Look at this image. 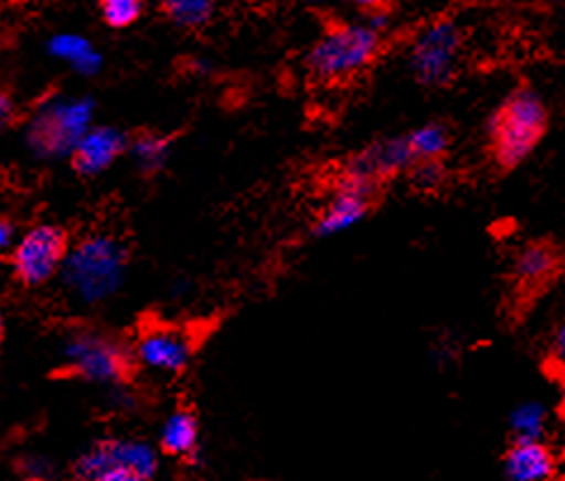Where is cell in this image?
<instances>
[{
	"label": "cell",
	"instance_id": "1",
	"mask_svg": "<svg viewBox=\"0 0 565 481\" xmlns=\"http://www.w3.org/2000/svg\"><path fill=\"white\" fill-rule=\"evenodd\" d=\"M548 127V110L542 96L532 88H515L489 119V153L501 170L523 164L540 146Z\"/></svg>",
	"mask_w": 565,
	"mask_h": 481
},
{
	"label": "cell",
	"instance_id": "7",
	"mask_svg": "<svg viewBox=\"0 0 565 481\" xmlns=\"http://www.w3.org/2000/svg\"><path fill=\"white\" fill-rule=\"evenodd\" d=\"M377 199V186L355 179L347 172H341L332 199L320 210V215L313 224L316 236H332L339 232L351 229L367 217L370 207Z\"/></svg>",
	"mask_w": 565,
	"mask_h": 481
},
{
	"label": "cell",
	"instance_id": "9",
	"mask_svg": "<svg viewBox=\"0 0 565 481\" xmlns=\"http://www.w3.org/2000/svg\"><path fill=\"white\" fill-rule=\"evenodd\" d=\"M110 468H129L146 479H153L158 472V456L151 446L141 441H100L77 460L74 477H77V481H94L100 472Z\"/></svg>",
	"mask_w": 565,
	"mask_h": 481
},
{
	"label": "cell",
	"instance_id": "5",
	"mask_svg": "<svg viewBox=\"0 0 565 481\" xmlns=\"http://www.w3.org/2000/svg\"><path fill=\"white\" fill-rule=\"evenodd\" d=\"M70 374L94 382H129L137 374V355L100 334H82L70 345Z\"/></svg>",
	"mask_w": 565,
	"mask_h": 481
},
{
	"label": "cell",
	"instance_id": "29",
	"mask_svg": "<svg viewBox=\"0 0 565 481\" xmlns=\"http://www.w3.org/2000/svg\"><path fill=\"white\" fill-rule=\"evenodd\" d=\"M3 3H24V0H3Z\"/></svg>",
	"mask_w": 565,
	"mask_h": 481
},
{
	"label": "cell",
	"instance_id": "22",
	"mask_svg": "<svg viewBox=\"0 0 565 481\" xmlns=\"http://www.w3.org/2000/svg\"><path fill=\"white\" fill-rule=\"evenodd\" d=\"M94 481H151V479H146L143 474L134 472L129 468H110L106 472H100Z\"/></svg>",
	"mask_w": 565,
	"mask_h": 481
},
{
	"label": "cell",
	"instance_id": "3",
	"mask_svg": "<svg viewBox=\"0 0 565 481\" xmlns=\"http://www.w3.org/2000/svg\"><path fill=\"white\" fill-rule=\"evenodd\" d=\"M460 53H463V32L456 22L437 20L427 24L413 39L408 53L413 77L429 88L451 84L458 74Z\"/></svg>",
	"mask_w": 565,
	"mask_h": 481
},
{
	"label": "cell",
	"instance_id": "4",
	"mask_svg": "<svg viewBox=\"0 0 565 481\" xmlns=\"http://www.w3.org/2000/svg\"><path fill=\"white\" fill-rule=\"evenodd\" d=\"M67 253V232L57 224H41V227L24 234L18 248H12V275L24 287H41L63 267Z\"/></svg>",
	"mask_w": 565,
	"mask_h": 481
},
{
	"label": "cell",
	"instance_id": "10",
	"mask_svg": "<svg viewBox=\"0 0 565 481\" xmlns=\"http://www.w3.org/2000/svg\"><path fill=\"white\" fill-rule=\"evenodd\" d=\"M415 164V158L411 153V146L406 137H394V139H382L370 143L359 156H353L344 172L351 177H359L363 182L373 184L380 189L382 182L392 179L396 174H406Z\"/></svg>",
	"mask_w": 565,
	"mask_h": 481
},
{
	"label": "cell",
	"instance_id": "25",
	"mask_svg": "<svg viewBox=\"0 0 565 481\" xmlns=\"http://www.w3.org/2000/svg\"><path fill=\"white\" fill-rule=\"evenodd\" d=\"M10 240H12V224L6 217H0V253L10 246Z\"/></svg>",
	"mask_w": 565,
	"mask_h": 481
},
{
	"label": "cell",
	"instance_id": "31",
	"mask_svg": "<svg viewBox=\"0 0 565 481\" xmlns=\"http://www.w3.org/2000/svg\"><path fill=\"white\" fill-rule=\"evenodd\" d=\"M256 3H270V0H256Z\"/></svg>",
	"mask_w": 565,
	"mask_h": 481
},
{
	"label": "cell",
	"instance_id": "14",
	"mask_svg": "<svg viewBox=\"0 0 565 481\" xmlns=\"http://www.w3.org/2000/svg\"><path fill=\"white\" fill-rule=\"evenodd\" d=\"M199 441H201V427H199V415L193 408L180 405L170 417L166 427L160 434V450L170 458L180 460H196L199 456Z\"/></svg>",
	"mask_w": 565,
	"mask_h": 481
},
{
	"label": "cell",
	"instance_id": "6",
	"mask_svg": "<svg viewBox=\"0 0 565 481\" xmlns=\"http://www.w3.org/2000/svg\"><path fill=\"white\" fill-rule=\"evenodd\" d=\"M193 351H196V339L186 327L160 320H148L139 327L137 357L148 367L180 374L189 367Z\"/></svg>",
	"mask_w": 565,
	"mask_h": 481
},
{
	"label": "cell",
	"instance_id": "27",
	"mask_svg": "<svg viewBox=\"0 0 565 481\" xmlns=\"http://www.w3.org/2000/svg\"><path fill=\"white\" fill-rule=\"evenodd\" d=\"M561 391H563V405H565V374L561 377Z\"/></svg>",
	"mask_w": 565,
	"mask_h": 481
},
{
	"label": "cell",
	"instance_id": "23",
	"mask_svg": "<svg viewBox=\"0 0 565 481\" xmlns=\"http://www.w3.org/2000/svg\"><path fill=\"white\" fill-rule=\"evenodd\" d=\"M12 117V100L6 92H0V129H3Z\"/></svg>",
	"mask_w": 565,
	"mask_h": 481
},
{
	"label": "cell",
	"instance_id": "24",
	"mask_svg": "<svg viewBox=\"0 0 565 481\" xmlns=\"http://www.w3.org/2000/svg\"><path fill=\"white\" fill-rule=\"evenodd\" d=\"M351 6H355L359 10H363L365 14L370 12H377V10H384V0H349Z\"/></svg>",
	"mask_w": 565,
	"mask_h": 481
},
{
	"label": "cell",
	"instance_id": "12",
	"mask_svg": "<svg viewBox=\"0 0 565 481\" xmlns=\"http://www.w3.org/2000/svg\"><path fill=\"white\" fill-rule=\"evenodd\" d=\"M509 481H548L556 474V456L542 439H513L503 456Z\"/></svg>",
	"mask_w": 565,
	"mask_h": 481
},
{
	"label": "cell",
	"instance_id": "16",
	"mask_svg": "<svg viewBox=\"0 0 565 481\" xmlns=\"http://www.w3.org/2000/svg\"><path fill=\"white\" fill-rule=\"evenodd\" d=\"M160 10L184 29H203L215 14V0H160Z\"/></svg>",
	"mask_w": 565,
	"mask_h": 481
},
{
	"label": "cell",
	"instance_id": "20",
	"mask_svg": "<svg viewBox=\"0 0 565 481\" xmlns=\"http://www.w3.org/2000/svg\"><path fill=\"white\" fill-rule=\"evenodd\" d=\"M53 53H57L61 57H67V60H72V63H77V65H82V63H88V65H94V51L88 49V43L84 41V39H79V36H61V39H55L53 41Z\"/></svg>",
	"mask_w": 565,
	"mask_h": 481
},
{
	"label": "cell",
	"instance_id": "18",
	"mask_svg": "<svg viewBox=\"0 0 565 481\" xmlns=\"http://www.w3.org/2000/svg\"><path fill=\"white\" fill-rule=\"evenodd\" d=\"M143 12V0H100L103 22L113 29H127L139 22Z\"/></svg>",
	"mask_w": 565,
	"mask_h": 481
},
{
	"label": "cell",
	"instance_id": "30",
	"mask_svg": "<svg viewBox=\"0 0 565 481\" xmlns=\"http://www.w3.org/2000/svg\"><path fill=\"white\" fill-rule=\"evenodd\" d=\"M308 3H327V0H308Z\"/></svg>",
	"mask_w": 565,
	"mask_h": 481
},
{
	"label": "cell",
	"instance_id": "17",
	"mask_svg": "<svg viewBox=\"0 0 565 481\" xmlns=\"http://www.w3.org/2000/svg\"><path fill=\"white\" fill-rule=\"evenodd\" d=\"M548 415L540 400H525L511 413V431L513 439H542L546 431Z\"/></svg>",
	"mask_w": 565,
	"mask_h": 481
},
{
	"label": "cell",
	"instance_id": "8",
	"mask_svg": "<svg viewBox=\"0 0 565 481\" xmlns=\"http://www.w3.org/2000/svg\"><path fill=\"white\" fill-rule=\"evenodd\" d=\"M92 103H57L34 119L29 141L39 153H72L86 133Z\"/></svg>",
	"mask_w": 565,
	"mask_h": 481
},
{
	"label": "cell",
	"instance_id": "2",
	"mask_svg": "<svg viewBox=\"0 0 565 481\" xmlns=\"http://www.w3.org/2000/svg\"><path fill=\"white\" fill-rule=\"evenodd\" d=\"M384 32L365 22H339L327 26L308 51L306 65L322 82H347L359 77L382 53Z\"/></svg>",
	"mask_w": 565,
	"mask_h": 481
},
{
	"label": "cell",
	"instance_id": "28",
	"mask_svg": "<svg viewBox=\"0 0 565 481\" xmlns=\"http://www.w3.org/2000/svg\"><path fill=\"white\" fill-rule=\"evenodd\" d=\"M26 481H49V479L46 477H29Z\"/></svg>",
	"mask_w": 565,
	"mask_h": 481
},
{
	"label": "cell",
	"instance_id": "26",
	"mask_svg": "<svg viewBox=\"0 0 565 481\" xmlns=\"http://www.w3.org/2000/svg\"><path fill=\"white\" fill-rule=\"evenodd\" d=\"M6 339V324H3V314H0V343Z\"/></svg>",
	"mask_w": 565,
	"mask_h": 481
},
{
	"label": "cell",
	"instance_id": "15",
	"mask_svg": "<svg viewBox=\"0 0 565 481\" xmlns=\"http://www.w3.org/2000/svg\"><path fill=\"white\" fill-rule=\"evenodd\" d=\"M411 153L415 162H425V160H444V156L449 153L451 146V131L441 122H427L420 125L418 129H413L406 137Z\"/></svg>",
	"mask_w": 565,
	"mask_h": 481
},
{
	"label": "cell",
	"instance_id": "13",
	"mask_svg": "<svg viewBox=\"0 0 565 481\" xmlns=\"http://www.w3.org/2000/svg\"><path fill=\"white\" fill-rule=\"evenodd\" d=\"M125 153V139L120 131L98 127L86 131L84 137L72 148V168L82 177L98 174Z\"/></svg>",
	"mask_w": 565,
	"mask_h": 481
},
{
	"label": "cell",
	"instance_id": "11",
	"mask_svg": "<svg viewBox=\"0 0 565 481\" xmlns=\"http://www.w3.org/2000/svg\"><path fill=\"white\" fill-rule=\"evenodd\" d=\"M563 267V253L552 240H530L513 255L511 277L515 289L525 296L544 291Z\"/></svg>",
	"mask_w": 565,
	"mask_h": 481
},
{
	"label": "cell",
	"instance_id": "19",
	"mask_svg": "<svg viewBox=\"0 0 565 481\" xmlns=\"http://www.w3.org/2000/svg\"><path fill=\"white\" fill-rule=\"evenodd\" d=\"M406 174L411 177V182H413L415 189L437 191L444 184L446 168H444L441 160H425V162H415Z\"/></svg>",
	"mask_w": 565,
	"mask_h": 481
},
{
	"label": "cell",
	"instance_id": "21",
	"mask_svg": "<svg viewBox=\"0 0 565 481\" xmlns=\"http://www.w3.org/2000/svg\"><path fill=\"white\" fill-rule=\"evenodd\" d=\"M548 365L563 377L565 374V320L558 324V329L552 336V345H548Z\"/></svg>",
	"mask_w": 565,
	"mask_h": 481
}]
</instances>
